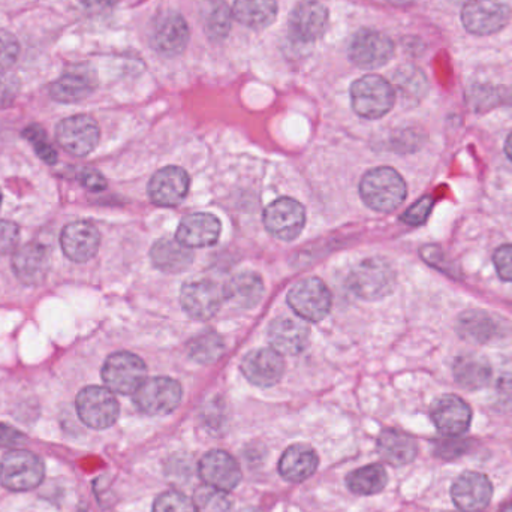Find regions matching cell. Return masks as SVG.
Here are the masks:
<instances>
[{
    "instance_id": "cell-1",
    "label": "cell",
    "mask_w": 512,
    "mask_h": 512,
    "mask_svg": "<svg viewBox=\"0 0 512 512\" xmlns=\"http://www.w3.org/2000/svg\"><path fill=\"white\" fill-rule=\"evenodd\" d=\"M408 188L405 180L394 168H373L364 174L360 183V195L364 204L376 212H393L402 206Z\"/></svg>"
},
{
    "instance_id": "cell-2",
    "label": "cell",
    "mask_w": 512,
    "mask_h": 512,
    "mask_svg": "<svg viewBox=\"0 0 512 512\" xmlns=\"http://www.w3.org/2000/svg\"><path fill=\"white\" fill-rule=\"evenodd\" d=\"M351 102L358 116L370 120L381 119L394 107L396 92L381 75H364L351 86Z\"/></svg>"
},
{
    "instance_id": "cell-3",
    "label": "cell",
    "mask_w": 512,
    "mask_h": 512,
    "mask_svg": "<svg viewBox=\"0 0 512 512\" xmlns=\"http://www.w3.org/2000/svg\"><path fill=\"white\" fill-rule=\"evenodd\" d=\"M348 283L352 292L363 300H381L393 292L396 273L385 259L373 256L352 268Z\"/></svg>"
},
{
    "instance_id": "cell-4",
    "label": "cell",
    "mask_w": 512,
    "mask_h": 512,
    "mask_svg": "<svg viewBox=\"0 0 512 512\" xmlns=\"http://www.w3.org/2000/svg\"><path fill=\"white\" fill-rule=\"evenodd\" d=\"M41 457L26 450H12L0 462V483L11 492H29L44 481Z\"/></svg>"
},
{
    "instance_id": "cell-5",
    "label": "cell",
    "mask_w": 512,
    "mask_h": 512,
    "mask_svg": "<svg viewBox=\"0 0 512 512\" xmlns=\"http://www.w3.org/2000/svg\"><path fill=\"white\" fill-rule=\"evenodd\" d=\"M182 385L167 376L146 379L134 393L138 411L150 417H164L179 408L182 402Z\"/></svg>"
},
{
    "instance_id": "cell-6",
    "label": "cell",
    "mask_w": 512,
    "mask_h": 512,
    "mask_svg": "<svg viewBox=\"0 0 512 512\" xmlns=\"http://www.w3.org/2000/svg\"><path fill=\"white\" fill-rule=\"evenodd\" d=\"M75 408L80 420L95 430L114 426L120 414L119 402L113 391L98 385L83 388L75 400Z\"/></svg>"
},
{
    "instance_id": "cell-7",
    "label": "cell",
    "mask_w": 512,
    "mask_h": 512,
    "mask_svg": "<svg viewBox=\"0 0 512 512\" xmlns=\"http://www.w3.org/2000/svg\"><path fill=\"white\" fill-rule=\"evenodd\" d=\"M102 379L113 393L131 396L147 379L146 363L132 352H116L105 360Z\"/></svg>"
},
{
    "instance_id": "cell-8",
    "label": "cell",
    "mask_w": 512,
    "mask_h": 512,
    "mask_svg": "<svg viewBox=\"0 0 512 512\" xmlns=\"http://www.w3.org/2000/svg\"><path fill=\"white\" fill-rule=\"evenodd\" d=\"M286 300L291 309L307 322L322 321L330 313L333 303L330 289L318 277H309L292 285Z\"/></svg>"
},
{
    "instance_id": "cell-9",
    "label": "cell",
    "mask_w": 512,
    "mask_h": 512,
    "mask_svg": "<svg viewBox=\"0 0 512 512\" xmlns=\"http://www.w3.org/2000/svg\"><path fill=\"white\" fill-rule=\"evenodd\" d=\"M101 137L98 122L87 114L66 117L57 125L56 138L65 152L83 158L96 149Z\"/></svg>"
},
{
    "instance_id": "cell-10",
    "label": "cell",
    "mask_w": 512,
    "mask_h": 512,
    "mask_svg": "<svg viewBox=\"0 0 512 512\" xmlns=\"http://www.w3.org/2000/svg\"><path fill=\"white\" fill-rule=\"evenodd\" d=\"M264 225L271 236L283 242H292L306 225V210L297 200L279 198L265 207Z\"/></svg>"
},
{
    "instance_id": "cell-11",
    "label": "cell",
    "mask_w": 512,
    "mask_h": 512,
    "mask_svg": "<svg viewBox=\"0 0 512 512\" xmlns=\"http://www.w3.org/2000/svg\"><path fill=\"white\" fill-rule=\"evenodd\" d=\"M451 501L462 512H483L493 499V484L483 472L465 471L451 484Z\"/></svg>"
},
{
    "instance_id": "cell-12",
    "label": "cell",
    "mask_w": 512,
    "mask_h": 512,
    "mask_svg": "<svg viewBox=\"0 0 512 512\" xmlns=\"http://www.w3.org/2000/svg\"><path fill=\"white\" fill-rule=\"evenodd\" d=\"M510 18V8L501 0H469L463 6V26L474 35H493L504 29Z\"/></svg>"
},
{
    "instance_id": "cell-13",
    "label": "cell",
    "mask_w": 512,
    "mask_h": 512,
    "mask_svg": "<svg viewBox=\"0 0 512 512\" xmlns=\"http://www.w3.org/2000/svg\"><path fill=\"white\" fill-rule=\"evenodd\" d=\"M349 59L363 69H376L393 57L394 44L384 33L361 29L349 44Z\"/></svg>"
},
{
    "instance_id": "cell-14",
    "label": "cell",
    "mask_w": 512,
    "mask_h": 512,
    "mask_svg": "<svg viewBox=\"0 0 512 512\" xmlns=\"http://www.w3.org/2000/svg\"><path fill=\"white\" fill-rule=\"evenodd\" d=\"M472 408L456 394H444L433 402L430 418L444 436H463L472 424Z\"/></svg>"
},
{
    "instance_id": "cell-15",
    "label": "cell",
    "mask_w": 512,
    "mask_h": 512,
    "mask_svg": "<svg viewBox=\"0 0 512 512\" xmlns=\"http://www.w3.org/2000/svg\"><path fill=\"white\" fill-rule=\"evenodd\" d=\"M98 75L89 63H77L66 69L50 86V96L60 104H75L92 95Z\"/></svg>"
},
{
    "instance_id": "cell-16",
    "label": "cell",
    "mask_w": 512,
    "mask_h": 512,
    "mask_svg": "<svg viewBox=\"0 0 512 512\" xmlns=\"http://www.w3.org/2000/svg\"><path fill=\"white\" fill-rule=\"evenodd\" d=\"M224 292L212 280H192L185 283L180 294L183 310L197 321H209L219 312Z\"/></svg>"
},
{
    "instance_id": "cell-17",
    "label": "cell",
    "mask_w": 512,
    "mask_h": 512,
    "mask_svg": "<svg viewBox=\"0 0 512 512\" xmlns=\"http://www.w3.org/2000/svg\"><path fill=\"white\" fill-rule=\"evenodd\" d=\"M198 474L207 486L231 492L242 483V468L231 454L224 450H212L204 454L198 465Z\"/></svg>"
},
{
    "instance_id": "cell-18",
    "label": "cell",
    "mask_w": 512,
    "mask_h": 512,
    "mask_svg": "<svg viewBox=\"0 0 512 512\" xmlns=\"http://www.w3.org/2000/svg\"><path fill=\"white\" fill-rule=\"evenodd\" d=\"M189 26L179 12H165L153 23L150 42L164 56H177L189 42Z\"/></svg>"
},
{
    "instance_id": "cell-19",
    "label": "cell",
    "mask_w": 512,
    "mask_h": 512,
    "mask_svg": "<svg viewBox=\"0 0 512 512\" xmlns=\"http://www.w3.org/2000/svg\"><path fill=\"white\" fill-rule=\"evenodd\" d=\"M191 179L180 167H165L153 174L149 182L150 200L159 207H176L185 200Z\"/></svg>"
},
{
    "instance_id": "cell-20",
    "label": "cell",
    "mask_w": 512,
    "mask_h": 512,
    "mask_svg": "<svg viewBox=\"0 0 512 512\" xmlns=\"http://www.w3.org/2000/svg\"><path fill=\"white\" fill-rule=\"evenodd\" d=\"M242 372L245 378L256 387H274L279 384L285 373V360L276 349H256L243 358Z\"/></svg>"
},
{
    "instance_id": "cell-21",
    "label": "cell",
    "mask_w": 512,
    "mask_h": 512,
    "mask_svg": "<svg viewBox=\"0 0 512 512\" xmlns=\"http://www.w3.org/2000/svg\"><path fill=\"white\" fill-rule=\"evenodd\" d=\"M60 245L66 258L81 264L98 254L101 234L92 222L75 221L63 228Z\"/></svg>"
},
{
    "instance_id": "cell-22",
    "label": "cell",
    "mask_w": 512,
    "mask_h": 512,
    "mask_svg": "<svg viewBox=\"0 0 512 512\" xmlns=\"http://www.w3.org/2000/svg\"><path fill=\"white\" fill-rule=\"evenodd\" d=\"M221 221L212 213H192L180 222L176 240L185 248H207L221 237Z\"/></svg>"
},
{
    "instance_id": "cell-23",
    "label": "cell",
    "mask_w": 512,
    "mask_h": 512,
    "mask_svg": "<svg viewBox=\"0 0 512 512\" xmlns=\"http://www.w3.org/2000/svg\"><path fill=\"white\" fill-rule=\"evenodd\" d=\"M12 270L24 285L44 282L50 270V252L41 243H29L12 256Z\"/></svg>"
},
{
    "instance_id": "cell-24",
    "label": "cell",
    "mask_w": 512,
    "mask_h": 512,
    "mask_svg": "<svg viewBox=\"0 0 512 512\" xmlns=\"http://www.w3.org/2000/svg\"><path fill=\"white\" fill-rule=\"evenodd\" d=\"M310 331L304 322L288 316L273 319L268 327L271 348L279 354L297 355L309 345Z\"/></svg>"
},
{
    "instance_id": "cell-25",
    "label": "cell",
    "mask_w": 512,
    "mask_h": 512,
    "mask_svg": "<svg viewBox=\"0 0 512 512\" xmlns=\"http://www.w3.org/2000/svg\"><path fill=\"white\" fill-rule=\"evenodd\" d=\"M327 26V8L316 0L300 3L289 18L291 35L301 42H315L324 35Z\"/></svg>"
},
{
    "instance_id": "cell-26",
    "label": "cell",
    "mask_w": 512,
    "mask_h": 512,
    "mask_svg": "<svg viewBox=\"0 0 512 512\" xmlns=\"http://www.w3.org/2000/svg\"><path fill=\"white\" fill-rule=\"evenodd\" d=\"M376 450L385 463L394 468H402L415 462L420 447L417 439L409 433L397 429H385L379 435Z\"/></svg>"
},
{
    "instance_id": "cell-27",
    "label": "cell",
    "mask_w": 512,
    "mask_h": 512,
    "mask_svg": "<svg viewBox=\"0 0 512 512\" xmlns=\"http://www.w3.org/2000/svg\"><path fill=\"white\" fill-rule=\"evenodd\" d=\"M319 457L310 445L294 444L279 460V474L289 483H303L318 469Z\"/></svg>"
},
{
    "instance_id": "cell-28",
    "label": "cell",
    "mask_w": 512,
    "mask_h": 512,
    "mask_svg": "<svg viewBox=\"0 0 512 512\" xmlns=\"http://www.w3.org/2000/svg\"><path fill=\"white\" fill-rule=\"evenodd\" d=\"M264 295V282L255 271H242L224 286V298L239 309H252Z\"/></svg>"
},
{
    "instance_id": "cell-29",
    "label": "cell",
    "mask_w": 512,
    "mask_h": 512,
    "mask_svg": "<svg viewBox=\"0 0 512 512\" xmlns=\"http://www.w3.org/2000/svg\"><path fill=\"white\" fill-rule=\"evenodd\" d=\"M460 336L475 343H487L501 336L502 324L484 310H469L462 313L457 324Z\"/></svg>"
},
{
    "instance_id": "cell-30",
    "label": "cell",
    "mask_w": 512,
    "mask_h": 512,
    "mask_svg": "<svg viewBox=\"0 0 512 512\" xmlns=\"http://www.w3.org/2000/svg\"><path fill=\"white\" fill-rule=\"evenodd\" d=\"M454 379L460 387L469 391L481 390L492 379V367L477 355H462L454 361Z\"/></svg>"
},
{
    "instance_id": "cell-31",
    "label": "cell",
    "mask_w": 512,
    "mask_h": 512,
    "mask_svg": "<svg viewBox=\"0 0 512 512\" xmlns=\"http://www.w3.org/2000/svg\"><path fill=\"white\" fill-rule=\"evenodd\" d=\"M150 258L165 273H182L194 261V254L177 240L162 239L153 245Z\"/></svg>"
},
{
    "instance_id": "cell-32",
    "label": "cell",
    "mask_w": 512,
    "mask_h": 512,
    "mask_svg": "<svg viewBox=\"0 0 512 512\" xmlns=\"http://www.w3.org/2000/svg\"><path fill=\"white\" fill-rule=\"evenodd\" d=\"M233 15L249 29L270 26L277 15L276 0H234Z\"/></svg>"
},
{
    "instance_id": "cell-33",
    "label": "cell",
    "mask_w": 512,
    "mask_h": 512,
    "mask_svg": "<svg viewBox=\"0 0 512 512\" xmlns=\"http://www.w3.org/2000/svg\"><path fill=\"white\" fill-rule=\"evenodd\" d=\"M388 474L379 463L355 469L346 478V486L355 495L373 496L381 493L387 487Z\"/></svg>"
},
{
    "instance_id": "cell-34",
    "label": "cell",
    "mask_w": 512,
    "mask_h": 512,
    "mask_svg": "<svg viewBox=\"0 0 512 512\" xmlns=\"http://www.w3.org/2000/svg\"><path fill=\"white\" fill-rule=\"evenodd\" d=\"M203 18L207 36L213 41H222L230 33L233 9L225 0H207Z\"/></svg>"
},
{
    "instance_id": "cell-35",
    "label": "cell",
    "mask_w": 512,
    "mask_h": 512,
    "mask_svg": "<svg viewBox=\"0 0 512 512\" xmlns=\"http://www.w3.org/2000/svg\"><path fill=\"white\" fill-rule=\"evenodd\" d=\"M224 351V340L215 331H206L194 337L188 346L189 357L201 364L216 363L224 355Z\"/></svg>"
},
{
    "instance_id": "cell-36",
    "label": "cell",
    "mask_w": 512,
    "mask_h": 512,
    "mask_svg": "<svg viewBox=\"0 0 512 512\" xmlns=\"http://www.w3.org/2000/svg\"><path fill=\"white\" fill-rule=\"evenodd\" d=\"M192 502L197 512H231L233 508V502L228 498L227 492L207 484L195 490Z\"/></svg>"
},
{
    "instance_id": "cell-37",
    "label": "cell",
    "mask_w": 512,
    "mask_h": 512,
    "mask_svg": "<svg viewBox=\"0 0 512 512\" xmlns=\"http://www.w3.org/2000/svg\"><path fill=\"white\" fill-rule=\"evenodd\" d=\"M396 83L405 98H421L427 90V81L423 72L412 66L399 69L396 74Z\"/></svg>"
},
{
    "instance_id": "cell-38",
    "label": "cell",
    "mask_w": 512,
    "mask_h": 512,
    "mask_svg": "<svg viewBox=\"0 0 512 512\" xmlns=\"http://www.w3.org/2000/svg\"><path fill=\"white\" fill-rule=\"evenodd\" d=\"M23 137L32 144L36 155L41 158V161H44L45 164L48 165L56 164L57 152L54 150V147L51 146L50 141H48L47 134H45V131L41 126H27L23 131Z\"/></svg>"
},
{
    "instance_id": "cell-39",
    "label": "cell",
    "mask_w": 512,
    "mask_h": 512,
    "mask_svg": "<svg viewBox=\"0 0 512 512\" xmlns=\"http://www.w3.org/2000/svg\"><path fill=\"white\" fill-rule=\"evenodd\" d=\"M471 447V441L460 438V436H445L435 442V457L445 460V462H453L465 456Z\"/></svg>"
},
{
    "instance_id": "cell-40",
    "label": "cell",
    "mask_w": 512,
    "mask_h": 512,
    "mask_svg": "<svg viewBox=\"0 0 512 512\" xmlns=\"http://www.w3.org/2000/svg\"><path fill=\"white\" fill-rule=\"evenodd\" d=\"M152 512H197L194 502L183 495V493L171 490V492L162 493L153 504Z\"/></svg>"
},
{
    "instance_id": "cell-41",
    "label": "cell",
    "mask_w": 512,
    "mask_h": 512,
    "mask_svg": "<svg viewBox=\"0 0 512 512\" xmlns=\"http://www.w3.org/2000/svg\"><path fill=\"white\" fill-rule=\"evenodd\" d=\"M433 206H435V200L430 195H426V197L418 200L414 206L409 207L400 219L411 227H420V225L426 224Z\"/></svg>"
},
{
    "instance_id": "cell-42",
    "label": "cell",
    "mask_w": 512,
    "mask_h": 512,
    "mask_svg": "<svg viewBox=\"0 0 512 512\" xmlns=\"http://www.w3.org/2000/svg\"><path fill=\"white\" fill-rule=\"evenodd\" d=\"M20 54V44L12 33L0 30V72L8 71Z\"/></svg>"
},
{
    "instance_id": "cell-43",
    "label": "cell",
    "mask_w": 512,
    "mask_h": 512,
    "mask_svg": "<svg viewBox=\"0 0 512 512\" xmlns=\"http://www.w3.org/2000/svg\"><path fill=\"white\" fill-rule=\"evenodd\" d=\"M20 78L9 71L0 72V108L9 107L20 93Z\"/></svg>"
},
{
    "instance_id": "cell-44",
    "label": "cell",
    "mask_w": 512,
    "mask_h": 512,
    "mask_svg": "<svg viewBox=\"0 0 512 512\" xmlns=\"http://www.w3.org/2000/svg\"><path fill=\"white\" fill-rule=\"evenodd\" d=\"M20 230L14 222L0 221V254H11L17 248Z\"/></svg>"
},
{
    "instance_id": "cell-45",
    "label": "cell",
    "mask_w": 512,
    "mask_h": 512,
    "mask_svg": "<svg viewBox=\"0 0 512 512\" xmlns=\"http://www.w3.org/2000/svg\"><path fill=\"white\" fill-rule=\"evenodd\" d=\"M496 271L499 277L507 282H512V245H504L493 255Z\"/></svg>"
},
{
    "instance_id": "cell-46",
    "label": "cell",
    "mask_w": 512,
    "mask_h": 512,
    "mask_svg": "<svg viewBox=\"0 0 512 512\" xmlns=\"http://www.w3.org/2000/svg\"><path fill=\"white\" fill-rule=\"evenodd\" d=\"M77 180L81 186L92 192H101L107 188V180L99 171L93 168H81L77 173Z\"/></svg>"
},
{
    "instance_id": "cell-47",
    "label": "cell",
    "mask_w": 512,
    "mask_h": 512,
    "mask_svg": "<svg viewBox=\"0 0 512 512\" xmlns=\"http://www.w3.org/2000/svg\"><path fill=\"white\" fill-rule=\"evenodd\" d=\"M421 255H423V259L427 264L433 265V267L445 271L447 274H454L453 268H450L451 265L448 262L447 256L436 246H426V248L421 249Z\"/></svg>"
},
{
    "instance_id": "cell-48",
    "label": "cell",
    "mask_w": 512,
    "mask_h": 512,
    "mask_svg": "<svg viewBox=\"0 0 512 512\" xmlns=\"http://www.w3.org/2000/svg\"><path fill=\"white\" fill-rule=\"evenodd\" d=\"M24 441H26V436L23 433L8 424L0 423V447L18 448L24 444Z\"/></svg>"
},
{
    "instance_id": "cell-49",
    "label": "cell",
    "mask_w": 512,
    "mask_h": 512,
    "mask_svg": "<svg viewBox=\"0 0 512 512\" xmlns=\"http://www.w3.org/2000/svg\"><path fill=\"white\" fill-rule=\"evenodd\" d=\"M78 2L86 8L93 9V11H105V9L116 6L119 0H78Z\"/></svg>"
},
{
    "instance_id": "cell-50",
    "label": "cell",
    "mask_w": 512,
    "mask_h": 512,
    "mask_svg": "<svg viewBox=\"0 0 512 512\" xmlns=\"http://www.w3.org/2000/svg\"><path fill=\"white\" fill-rule=\"evenodd\" d=\"M498 393L502 402L512 403V379H501L498 385Z\"/></svg>"
},
{
    "instance_id": "cell-51",
    "label": "cell",
    "mask_w": 512,
    "mask_h": 512,
    "mask_svg": "<svg viewBox=\"0 0 512 512\" xmlns=\"http://www.w3.org/2000/svg\"><path fill=\"white\" fill-rule=\"evenodd\" d=\"M505 153H507L508 158L512 162V132L510 137H508L507 143H505Z\"/></svg>"
},
{
    "instance_id": "cell-52",
    "label": "cell",
    "mask_w": 512,
    "mask_h": 512,
    "mask_svg": "<svg viewBox=\"0 0 512 512\" xmlns=\"http://www.w3.org/2000/svg\"><path fill=\"white\" fill-rule=\"evenodd\" d=\"M239 512H262V511L259 510V508L248 507V508H243V510H240Z\"/></svg>"
},
{
    "instance_id": "cell-53",
    "label": "cell",
    "mask_w": 512,
    "mask_h": 512,
    "mask_svg": "<svg viewBox=\"0 0 512 512\" xmlns=\"http://www.w3.org/2000/svg\"><path fill=\"white\" fill-rule=\"evenodd\" d=\"M391 2H394V3H406V2H409V0H391Z\"/></svg>"
},
{
    "instance_id": "cell-54",
    "label": "cell",
    "mask_w": 512,
    "mask_h": 512,
    "mask_svg": "<svg viewBox=\"0 0 512 512\" xmlns=\"http://www.w3.org/2000/svg\"><path fill=\"white\" fill-rule=\"evenodd\" d=\"M0 204H2V194H0Z\"/></svg>"
}]
</instances>
